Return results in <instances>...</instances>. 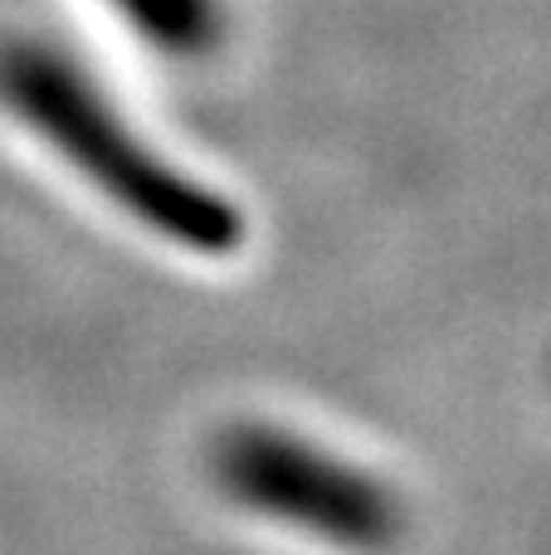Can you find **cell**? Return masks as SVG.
Instances as JSON below:
<instances>
[{
    "mask_svg": "<svg viewBox=\"0 0 551 555\" xmlns=\"http://www.w3.org/2000/svg\"><path fill=\"white\" fill-rule=\"evenodd\" d=\"M0 98L88 185H98L156 240L210 259L240 249V210L225 195L195 185L171 162H162L68 54L39 39H0Z\"/></svg>",
    "mask_w": 551,
    "mask_h": 555,
    "instance_id": "6da1fadb",
    "label": "cell"
},
{
    "mask_svg": "<svg viewBox=\"0 0 551 555\" xmlns=\"http://www.w3.org/2000/svg\"><path fill=\"white\" fill-rule=\"evenodd\" d=\"M215 478L230 502L337 551L371 555L400 537V507L386 482L303 434L240 424L215 443Z\"/></svg>",
    "mask_w": 551,
    "mask_h": 555,
    "instance_id": "7a4b0ae2",
    "label": "cell"
},
{
    "mask_svg": "<svg viewBox=\"0 0 551 555\" xmlns=\"http://www.w3.org/2000/svg\"><path fill=\"white\" fill-rule=\"evenodd\" d=\"M127 29L146 39L162 54H205L225 39V5L220 0H107Z\"/></svg>",
    "mask_w": 551,
    "mask_h": 555,
    "instance_id": "3957f363",
    "label": "cell"
}]
</instances>
